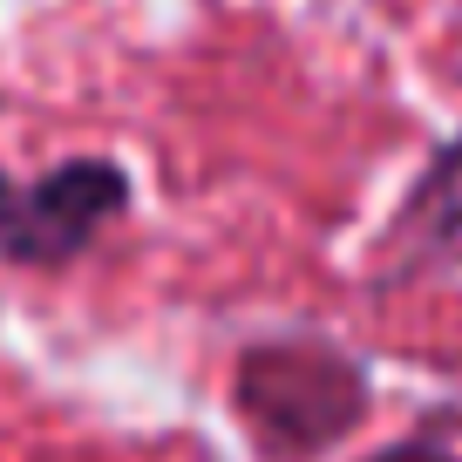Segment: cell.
<instances>
[{"label": "cell", "instance_id": "cell-5", "mask_svg": "<svg viewBox=\"0 0 462 462\" xmlns=\"http://www.w3.org/2000/svg\"><path fill=\"white\" fill-rule=\"evenodd\" d=\"M0 217H7V184H0Z\"/></svg>", "mask_w": 462, "mask_h": 462}, {"label": "cell", "instance_id": "cell-1", "mask_svg": "<svg viewBox=\"0 0 462 462\" xmlns=\"http://www.w3.org/2000/svg\"><path fill=\"white\" fill-rule=\"evenodd\" d=\"M238 408L279 456H319L361 429L367 381L319 340H273L238 361Z\"/></svg>", "mask_w": 462, "mask_h": 462}, {"label": "cell", "instance_id": "cell-4", "mask_svg": "<svg viewBox=\"0 0 462 462\" xmlns=\"http://www.w3.org/2000/svg\"><path fill=\"white\" fill-rule=\"evenodd\" d=\"M374 462H448V456L435 442H394L388 456H374Z\"/></svg>", "mask_w": 462, "mask_h": 462}, {"label": "cell", "instance_id": "cell-3", "mask_svg": "<svg viewBox=\"0 0 462 462\" xmlns=\"http://www.w3.org/2000/svg\"><path fill=\"white\" fill-rule=\"evenodd\" d=\"M415 217L429 225V245H442V238H462V143L442 150V157H435V171L421 177Z\"/></svg>", "mask_w": 462, "mask_h": 462}, {"label": "cell", "instance_id": "cell-2", "mask_svg": "<svg viewBox=\"0 0 462 462\" xmlns=\"http://www.w3.org/2000/svg\"><path fill=\"white\" fill-rule=\"evenodd\" d=\"M130 184L116 163H61L42 184H28L21 198H7V217H0V245L14 259H69L123 211Z\"/></svg>", "mask_w": 462, "mask_h": 462}]
</instances>
